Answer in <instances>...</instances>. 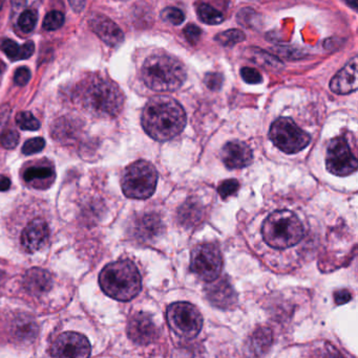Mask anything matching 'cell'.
I'll return each instance as SVG.
<instances>
[{
	"instance_id": "cell-32",
	"label": "cell",
	"mask_w": 358,
	"mask_h": 358,
	"mask_svg": "<svg viewBox=\"0 0 358 358\" xmlns=\"http://www.w3.org/2000/svg\"><path fill=\"white\" fill-rule=\"evenodd\" d=\"M240 189V183L237 179H227V180L223 181L220 185H219V194L223 199L230 197V196L235 195Z\"/></svg>"
},
{
	"instance_id": "cell-33",
	"label": "cell",
	"mask_w": 358,
	"mask_h": 358,
	"mask_svg": "<svg viewBox=\"0 0 358 358\" xmlns=\"http://www.w3.org/2000/svg\"><path fill=\"white\" fill-rule=\"evenodd\" d=\"M44 145H46V141L43 138H32L23 145L22 153L25 155H35V153L40 152L44 148Z\"/></svg>"
},
{
	"instance_id": "cell-29",
	"label": "cell",
	"mask_w": 358,
	"mask_h": 358,
	"mask_svg": "<svg viewBox=\"0 0 358 358\" xmlns=\"http://www.w3.org/2000/svg\"><path fill=\"white\" fill-rule=\"evenodd\" d=\"M64 15L59 10H52L46 14L43 20V29L46 31H56L64 23Z\"/></svg>"
},
{
	"instance_id": "cell-45",
	"label": "cell",
	"mask_w": 358,
	"mask_h": 358,
	"mask_svg": "<svg viewBox=\"0 0 358 358\" xmlns=\"http://www.w3.org/2000/svg\"><path fill=\"white\" fill-rule=\"evenodd\" d=\"M2 8V0H0V10H1Z\"/></svg>"
},
{
	"instance_id": "cell-10",
	"label": "cell",
	"mask_w": 358,
	"mask_h": 358,
	"mask_svg": "<svg viewBox=\"0 0 358 358\" xmlns=\"http://www.w3.org/2000/svg\"><path fill=\"white\" fill-rule=\"evenodd\" d=\"M328 171L336 176H350L357 169V159L346 138L340 136L329 144L326 157Z\"/></svg>"
},
{
	"instance_id": "cell-31",
	"label": "cell",
	"mask_w": 358,
	"mask_h": 358,
	"mask_svg": "<svg viewBox=\"0 0 358 358\" xmlns=\"http://www.w3.org/2000/svg\"><path fill=\"white\" fill-rule=\"evenodd\" d=\"M36 22H37V16L32 10H25L21 13L18 19V27L23 33H31L35 29Z\"/></svg>"
},
{
	"instance_id": "cell-6",
	"label": "cell",
	"mask_w": 358,
	"mask_h": 358,
	"mask_svg": "<svg viewBox=\"0 0 358 358\" xmlns=\"http://www.w3.org/2000/svg\"><path fill=\"white\" fill-rule=\"evenodd\" d=\"M158 172L153 164L138 161L128 166L122 176L124 195L132 199H146L155 193Z\"/></svg>"
},
{
	"instance_id": "cell-4",
	"label": "cell",
	"mask_w": 358,
	"mask_h": 358,
	"mask_svg": "<svg viewBox=\"0 0 358 358\" xmlns=\"http://www.w3.org/2000/svg\"><path fill=\"white\" fill-rule=\"evenodd\" d=\"M80 96L85 108L99 117H116L123 107L121 90L115 83L102 78L86 82L82 86Z\"/></svg>"
},
{
	"instance_id": "cell-37",
	"label": "cell",
	"mask_w": 358,
	"mask_h": 358,
	"mask_svg": "<svg viewBox=\"0 0 358 358\" xmlns=\"http://www.w3.org/2000/svg\"><path fill=\"white\" fill-rule=\"evenodd\" d=\"M202 29L195 24H188L184 29V36L186 37L187 41L191 44H195L201 38Z\"/></svg>"
},
{
	"instance_id": "cell-3",
	"label": "cell",
	"mask_w": 358,
	"mask_h": 358,
	"mask_svg": "<svg viewBox=\"0 0 358 358\" xmlns=\"http://www.w3.org/2000/svg\"><path fill=\"white\" fill-rule=\"evenodd\" d=\"M99 284L105 294L122 302L136 298L142 288L140 273L130 260L107 264L99 275Z\"/></svg>"
},
{
	"instance_id": "cell-26",
	"label": "cell",
	"mask_w": 358,
	"mask_h": 358,
	"mask_svg": "<svg viewBox=\"0 0 358 358\" xmlns=\"http://www.w3.org/2000/svg\"><path fill=\"white\" fill-rule=\"evenodd\" d=\"M246 36L243 31H240V29H233L218 34V35L214 37V40L222 46L231 48V46L237 45V44L243 42Z\"/></svg>"
},
{
	"instance_id": "cell-36",
	"label": "cell",
	"mask_w": 358,
	"mask_h": 358,
	"mask_svg": "<svg viewBox=\"0 0 358 358\" xmlns=\"http://www.w3.org/2000/svg\"><path fill=\"white\" fill-rule=\"evenodd\" d=\"M241 76L244 81L248 84H260L263 81L262 75L252 67H243L241 69Z\"/></svg>"
},
{
	"instance_id": "cell-2",
	"label": "cell",
	"mask_w": 358,
	"mask_h": 358,
	"mask_svg": "<svg viewBox=\"0 0 358 358\" xmlns=\"http://www.w3.org/2000/svg\"><path fill=\"white\" fill-rule=\"evenodd\" d=\"M141 77L149 90L158 92L178 90L184 84L187 73L184 64L170 55L155 54L143 63Z\"/></svg>"
},
{
	"instance_id": "cell-34",
	"label": "cell",
	"mask_w": 358,
	"mask_h": 358,
	"mask_svg": "<svg viewBox=\"0 0 358 358\" xmlns=\"http://www.w3.org/2000/svg\"><path fill=\"white\" fill-rule=\"evenodd\" d=\"M19 134L15 130H8L0 136V144L4 148L14 149L18 145Z\"/></svg>"
},
{
	"instance_id": "cell-28",
	"label": "cell",
	"mask_w": 358,
	"mask_h": 358,
	"mask_svg": "<svg viewBox=\"0 0 358 358\" xmlns=\"http://www.w3.org/2000/svg\"><path fill=\"white\" fill-rule=\"evenodd\" d=\"M16 123L20 129L29 130V131H35L40 127L39 121L29 111L19 113L16 117Z\"/></svg>"
},
{
	"instance_id": "cell-16",
	"label": "cell",
	"mask_w": 358,
	"mask_h": 358,
	"mask_svg": "<svg viewBox=\"0 0 358 358\" xmlns=\"http://www.w3.org/2000/svg\"><path fill=\"white\" fill-rule=\"evenodd\" d=\"M50 237L48 224L42 219H34L23 229L21 234V245L27 252H35L41 250Z\"/></svg>"
},
{
	"instance_id": "cell-22",
	"label": "cell",
	"mask_w": 358,
	"mask_h": 358,
	"mask_svg": "<svg viewBox=\"0 0 358 358\" xmlns=\"http://www.w3.org/2000/svg\"><path fill=\"white\" fill-rule=\"evenodd\" d=\"M0 48L10 60H25V59H29L34 54L35 44L32 41H27L20 45L13 40L4 39L0 43Z\"/></svg>"
},
{
	"instance_id": "cell-30",
	"label": "cell",
	"mask_w": 358,
	"mask_h": 358,
	"mask_svg": "<svg viewBox=\"0 0 358 358\" xmlns=\"http://www.w3.org/2000/svg\"><path fill=\"white\" fill-rule=\"evenodd\" d=\"M162 20L165 22L170 23V24L180 25L184 22L185 15L182 10L172 6L164 8L161 12Z\"/></svg>"
},
{
	"instance_id": "cell-18",
	"label": "cell",
	"mask_w": 358,
	"mask_h": 358,
	"mask_svg": "<svg viewBox=\"0 0 358 358\" xmlns=\"http://www.w3.org/2000/svg\"><path fill=\"white\" fill-rule=\"evenodd\" d=\"M357 57L349 61L330 82L332 92L338 94H348L357 90Z\"/></svg>"
},
{
	"instance_id": "cell-35",
	"label": "cell",
	"mask_w": 358,
	"mask_h": 358,
	"mask_svg": "<svg viewBox=\"0 0 358 358\" xmlns=\"http://www.w3.org/2000/svg\"><path fill=\"white\" fill-rule=\"evenodd\" d=\"M223 76L218 73H209L204 78V83L209 88L210 90L218 92L222 88L223 85Z\"/></svg>"
},
{
	"instance_id": "cell-27",
	"label": "cell",
	"mask_w": 358,
	"mask_h": 358,
	"mask_svg": "<svg viewBox=\"0 0 358 358\" xmlns=\"http://www.w3.org/2000/svg\"><path fill=\"white\" fill-rule=\"evenodd\" d=\"M237 21L241 23L243 27L247 29H258L261 25V17L256 10L250 8H245L237 13Z\"/></svg>"
},
{
	"instance_id": "cell-41",
	"label": "cell",
	"mask_w": 358,
	"mask_h": 358,
	"mask_svg": "<svg viewBox=\"0 0 358 358\" xmlns=\"http://www.w3.org/2000/svg\"><path fill=\"white\" fill-rule=\"evenodd\" d=\"M69 2L74 12L76 13L82 12L85 6V0H69Z\"/></svg>"
},
{
	"instance_id": "cell-13",
	"label": "cell",
	"mask_w": 358,
	"mask_h": 358,
	"mask_svg": "<svg viewBox=\"0 0 358 358\" xmlns=\"http://www.w3.org/2000/svg\"><path fill=\"white\" fill-rule=\"evenodd\" d=\"M205 292L207 300L216 308L231 309L237 304V292L226 278H218L210 282Z\"/></svg>"
},
{
	"instance_id": "cell-20",
	"label": "cell",
	"mask_w": 358,
	"mask_h": 358,
	"mask_svg": "<svg viewBox=\"0 0 358 358\" xmlns=\"http://www.w3.org/2000/svg\"><path fill=\"white\" fill-rule=\"evenodd\" d=\"M164 225L159 215L149 213L143 215L135 224V234L139 239L151 240L157 238L163 231Z\"/></svg>"
},
{
	"instance_id": "cell-12",
	"label": "cell",
	"mask_w": 358,
	"mask_h": 358,
	"mask_svg": "<svg viewBox=\"0 0 358 358\" xmlns=\"http://www.w3.org/2000/svg\"><path fill=\"white\" fill-rule=\"evenodd\" d=\"M128 338L139 345H149L157 338V326L151 315L144 313H136L128 324Z\"/></svg>"
},
{
	"instance_id": "cell-19",
	"label": "cell",
	"mask_w": 358,
	"mask_h": 358,
	"mask_svg": "<svg viewBox=\"0 0 358 358\" xmlns=\"http://www.w3.org/2000/svg\"><path fill=\"white\" fill-rule=\"evenodd\" d=\"M52 275L41 268H32L23 278V286L34 296H41L52 288Z\"/></svg>"
},
{
	"instance_id": "cell-11",
	"label": "cell",
	"mask_w": 358,
	"mask_h": 358,
	"mask_svg": "<svg viewBox=\"0 0 358 358\" xmlns=\"http://www.w3.org/2000/svg\"><path fill=\"white\" fill-rule=\"evenodd\" d=\"M92 351L85 336L77 332H64L55 341L50 351L52 358H88Z\"/></svg>"
},
{
	"instance_id": "cell-5",
	"label": "cell",
	"mask_w": 358,
	"mask_h": 358,
	"mask_svg": "<svg viewBox=\"0 0 358 358\" xmlns=\"http://www.w3.org/2000/svg\"><path fill=\"white\" fill-rule=\"evenodd\" d=\"M304 227L300 218L290 210H275L263 223V238L275 250H286L296 245L304 237Z\"/></svg>"
},
{
	"instance_id": "cell-14",
	"label": "cell",
	"mask_w": 358,
	"mask_h": 358,
	"mask_svg": "<svg viewBox=\"0 0 358 358\" xmlns=\"http://www.w3.org/2000/svg\"><path fill=\"white\" fill-rule=\"evenodd\" d=\"M222 161L228 169H243L252 165L254 155L250 147L241 141H233L223 147Z\"/></svg>"
},
{
	"instance_id": "cell-43",
	"label": "cell",
	"mask_w": 358,
	"mask_h": 358,
	"mask_svg": "<svg viewBox=\"0 0 358 358\" xmlns=\"http://www.w3.org/2000/svg\"><path fill=\"white\" fill-rule=\"evenodd\" d=\"M347 4L348 6H350L351 8H353V10H357L358 8V3L357 0H346Z\"/></svg>"
},
{
	"instance_id": "cell-8",
	"label": "cell",
	"mask_w": 358,
	"mask_h": 358,
	"mask_svg": "<svg viewBox=\"0 0 358 358\" xmlns=\"http://www.w3.org/2000/svg\"><path fill=\"white\" fill-rule=\"evenodd\" d=\"M167 323L180 338L191 340L198 336L203 327V317L195 305L177 302L170 305L166 311Z\"/></svg>"
},
{
	"instance_id": "cell-39",
	"label": "cell",
	"mask_w": 358,
	"mask_h": 358,
	"mask_svg": "<svg viewBox=\"0 0 358 358\" xmlns=\"http://www.w3.org/2000/svg\"><path fill=\"white\" fill-rule=\"evenodd\" d=\"M310 358H343L338 350L327 345L324 350L319 351Z\"/></svg>"
},
{
	"instance_id": "cell-40",
	"label": "cell",
	"mask_w": 358,
	"mask_h": 358,
	"mask_svg": "<svg viewBox=\"0 0 358 358\" xmlns=\"http://www.w3.org/2000/svg\"><path fill=\"white\" fill-rule=\"evenodd\" d=\"M336 304L343 305L348 303L351 300V294L347 289L340 290L334 294Z\"/></svg>"
},
{
	"instance_id": "cell-1",
	"label": "cell",
	"mask_w": 358,
	"mask_h": 358,
	"mask_svg": "<svg viewBox=\"0 0 358 358\" xmlns=\"http://www.w3.org/2000/svg\"><path fill=\"white\" fill-rule=\"evenodd\" d=\"M145 132L158 142H166L181 134L186 126V113L180 103L170 96L151 98L143 109Z\"/></svg>"
},
{
	"instance_id": "cell-42",
	"label": "cell",
	"mask_w": 358,
	"mask_h": 358,
	"mask_svg": "<svg viewBox=\"0 0 358 358\" xmlns=\"http://www.w3.org/2000/svg\"><path fill=\"white\" fill-rule=\"evenodd\" d=\"M11 187V180L6 176H0V191H8Z\"/></svg>"
},
{
	"instance_id": "cell-15",
	"label": "cell",
	"mask_w": 358,
	"mask_h": 358,
	"mask_svg": "<svg viewBox=\"0 0 358 358\" xmlns=\"http://www.w3.org/2000/svg\"><path fill=\"white\" fill-rule=\"evenodd\" d=\"M92 31L109 46H118L123 42L124 34L109 17L101 14H94L88 21Z\"/></svg>"
},
{
	"instance_id": "cell-17",
	"label": "cell",
	"mask_w": 358,
	"mask_h": 358,
	"mask_svg": "<svg viewBox=\"0 0 358 358\" xmlns=\"http://www.w3.org/2000/svg\"><path fill=\"white\" fill-rule=\"evenodd\" d=\"M8 334L11 341L29 343L37 336L38 326L35 320L27 315H17L10 320Z\"/></svg>"
},
{
	"instance_id": "cell-21",
	"label": "cell",
	"mask_w": 358,
	"mask_h": 358,
	"mask_svg": "<svg viewBox=\"0 0 358 358\" xmlns=\"http://www.w3.org/2000/svg\"><path fill=\"white\" fill-rule=\"evenodd\" d=\"M203 206L197 199H188L179 208L178 218L186 229L197 227L203 218Z\"/></svg>"
},
{
	"instance_id": "cell-24",
	"label": "cell",
	"mask_w": 358,
	"mask_h": 358,
	"mask_svg": "<svg viewBox=\"0 0 358 358\" xmlns=\"http://www.w3.org/2000/svg\"><path fill=\"white\" fill-rule=\"evenodd\" d=\"M273 332L268 328H259L252 336V346L256 355H262L270 347Z\"/></svg>"
},
{
	"instance_id": "cell-25",
	"label": "cell",
	"mask_w": 358,
	"mask_h": 358,
	"mask_svg": "<svg viewBox=\"0 0 358 358\" xmlns=\"http://www.w3.org/2000/svg\"><path fill=\"white\" fill-rule=\"evenodd\" d=\"M197 13L201 21L209 25L220 24V23L223 22V20H224V15H223V13L216 10V8H212L210 4H199L197 8Z\"/></svg>"
},
{
	"instance_id": "cell-38",
	"label": "cell",
	"mask_w": 358,
	"mask_h": 358,
	"mask_svg": "<svg viewBox=\"0 0 358 358\" xmlns=\"http://www.w3.org/2000/svg\"><path fill=\"white\" fill-rule=\"evenodd\" d=\"M29 79H31V71L27 67H19L16 71H15L14 81L15 83L18 86H25L29 83Z\"/></svg>"
},
{
	"instance_id": "cell-44",
	"label": "cell",
	"mask_w": 358,
	"mask_h": 358,
	"mask_svg": "<svg viewBox=\"0 0 358 358\" xmlns=\"http://www.w3.org/2000/svg\"><path fill=\"white\" fill-rule=\"evenodd\" d=\"M4 115H6V113H0V127H2V125H4Z\"/></svg>"
},
{
	"instance_id": "cell-7",
	"label": "cell",
	"mask_w": 358,
	"mask_h": 358,
	"mask_svg": "<svg viewBox=\"0 0 358 358\" xmlns=\"http://www.w3.org/2000/svg\"><path fill=\"white\" fill-rule=\"evenodd\" d=\"M269 138L275 146L287 155H296L304 150L311 142L310 136L289 117H280L273 122Z\"/></svg>"
},
{
	"instance_id": "cell-23",
	"label": "cell",
	"mask_w": 358,
	"mask_h": 358,
	"mask_svg": "<svg viewBox=\"0 0 358 358\" xmlns=\"http://www.w3.org/2000/svg\"><path fill=\"white\" fill-rule=\"evenodd\" d=\"M54 178V170L46 166H33L27 168L23 174L25 182L35 187H48Z\"/></svg>"
},
{
	"instance_id": "cell-9",
	"label": "cell",
	"mask_w": 358,
	"mask_h": 358,
	"mask_svg": "<svg viewBox=\"0 0 358 358\" xmlns=\"http://www.w3.org/2000/svg\"><path fill=\"white\" fill-rule=\"evenodd\" d=\"M223 258L220 248L212 243L199 244L191 255V271L202 281L210 282L220 278Z\"/></svg>"
}]
</instances>
